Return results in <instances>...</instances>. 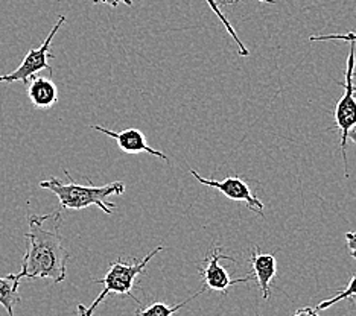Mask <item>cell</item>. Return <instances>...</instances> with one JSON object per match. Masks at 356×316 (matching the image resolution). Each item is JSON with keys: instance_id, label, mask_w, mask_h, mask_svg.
<instances>
[{"instance_id": "1", "label": "cell", "mask_w": 356, "mask_h": 316, "mask_svg": "<svg viewBox=\"0 0 356 316\" xmlns=\"http://www.w3.org/2000/svg\"><path fill=\"white\" fill-rule=\"evenodd\" d=\"M61 213V210H56L49 215H31L28 217L26 251L20 272L15 274L20 283L22 280L43 278L58 285L66 280L70 254L60 233Z\"/></svg>"}, {"instance_id": "2", "label": "cell", "mask_w": 356, "mask_h": 316, "mask_svg": "<svg viewBox=\"0 0 356 316\" xmlns=\"http://www.w3.org/2000/svg\"><path fill=\"white\" fill-rule=\"evenodd\" d=\"M64 174L69 178V183H64L58 178H49V180L40 181V188L51 190L60 201V210H83L88 207H98L104 213L111 215L115 212L116 204L108 202L107 198L111 194H124L125 192V183L115 181L108 183L101 188L96 185H81L74 178L70 176L69 170H64Z\"/></svg>"}, {"instance_id": "3", "label": "cell", "mask_w": 356, "mask_h": 316, "mask_svg": "<svg viewBox=\"0 0 356 316\" xmlns=\"http://www.w3.org/2000/svg\"><path fill=\"white\" fill-rule=\"evenodd\" d=\"M160 251H163V247L159 245L154 248L151 253L143 258L140 262H136V263H127L124 262L122 258H119V260L113 262L110 265V269L108 272L104 275V278L101 280H95V283H98V285H102L104 289L101 294L98 295V298L95 299L92 303L90 307H86V310L88 315H93V312L96 310V307H98L105 298L111 294H119V295H127L136 301L137 304H140L139 299L137 297L133 295V289L136 285V278L139 277V275L147 269L148 263L152 260L154 257H156Z\"/></svg>"}, {"instance_id": "4", "label": "cell", "mask_w": 356, "mask_h": 316, "mask_svg": "<svg viewBox=\"0 0 356 316\" xmlns=\"http://www.w3.org/2000/svg\"><path fill=\"white\" fill-rule=\"evenodd\" d=\"M355 67H356V43H350L349 56L346 63L344 73V93L335 107V125L339 129V148L344 160V172L349 176V166H347V135L356 128V85H355Z\"/></svg>"}, {"instance_id": "5", "label": "cell", "mask_w": 356, "mask_h": 316, "mask_svg": "<svg viewBox=\"0 0 356 316\" xmlns=\"http://www.w3.org/2000/svg\"><path fill=\"white\" fill-rule=\"evenodd\" d=\"M66 23V15H60L58 20L54 24L52 31L49 32V35L44 38V42L42 43L40 47H34L26 53L25 58L20 63V66L15 69L11 73H2L0 75V83H6V84H13V83H23L28 84L29 79L32 76H37L38 72L42 70H47V72H54L52 66L49 64V60H54L55 55L51 53V44L52 40L56 35V32L60 31V28L63 24Z\"/></svg>"}, {"instance_id": "6", "label": "cell", "mask_w": 356, "mask_h": 316, "mask_svg": "<svg viewBox=\"0 0 356 316\" xmlns=\"http://www.w3.org/2000/svg\"><path fill=\"white\" fill-rule=\"evenodd\" d=\"M189 172L200 184L220 190L225 198H229L234 202H244V204H247V207L252 210V212L265 217L264 202L254 197V193L252 192V189H250V185L244 180H242V178L227 176V178H224V180H210V178L201 176L197 170H193V169H191Z\"/></svg>"}, {"instance_id": "7", "label": "cell", "mask_w": 356, "mask_h": 316, "mask_svg": "<svg viewBox=\"0 0 356 316\" xmlns=\"http://www.w3.org/2000/svg\"><path fill=\"white\" fill-rule=\"evenodd\" d=\"M221 260L234 262V258L230 256H224L221 247H215L212 249V253L206 256L204 266L200 269V274H201V277H203V283H204L203 286L206 289L227 294L229 288H232L234 285H239V283H247L250 278L253 277V274H252V275H247V277L233 280L230 277V274L227 272V269L220 265Z\"/></svg>"}, {"instance_id": "8", "label": "cell", "mask_w": 356, "mask_h": 316, "mask_svg": "<svg viewBox=\"0 0 356 316\" xmlns=\"http://www.w3.org/2000/svg\"><path fill=\"white\" fill-rule=\"evenodd\" d=\"M92 129L110 137V139H113L118 143L120 151L125 153H129V156H134V153H140V152H147V153H149V156L169 161L166 153L151 148L149 143L147 142V137H145V134L140 131V129L128 128V129H124V131H113V129L104 128L99 125H93Z\"/></svg>"}, {"instance_id": "9", "label": "cell", "mask_w": 356, "mask_h": 316, "mask_svg": "<svg viewBox=\"0 0 356 316\" xmlns=\"http://www.w3.org/2000/svg\"><path fill=\"white\" fill-rule=\"evenodd\" d=\"M250 263H252L253 275L256 277L257 286L262 292V298L268 299L271 294V281L277 274V260L274 254L261 253V249L253 248L252 256H250Z\"/></svg>"}, {"instance_id": "10", "label": "cell", "mask_w": 356, "mask_h": 316, "mask_svg": "<svg viewBox=\"0 0 356 316\" xmlns=\"http://www.w3.org/2000/svg\"><path fill=\"white\" fill-rule=\"evenodd\" d=\"M28 85V96L35 108L47 110L58 102V87L49 78L32 76Z\"/></svg>"}, {"instance_id": "11", "label": "cell", "mask_w": 356, "mask_h": 316, "mask_svg": "<svg viewBox=\"0 0 356 316\" xmlns=\"http://www.w3.org/2000/svg\"><path fill=\"white\" fill-rule=\"evenodd\" d=\"M19 286L20 281L15 278V274H8L5 277H0V304L5 307L10 316H14L15 306L20 303Z\"/></svg>"}, {"instance_id": "12", "label": "cell", "mask_w": 356, "mask_h": 316, "mask_svg": "<svg viewBox=\"0 0 356 316\" xmlns=\"http://www.w3.org/2000/svg\"><path fill=\"white\" fill-rule=\"evenodd\" d=\"M206 290H207V289L203 286L198 292H195V294H193L191 298H188V299H186V301H183V303H180V304H177V306H174V307H169L166 303H160V301L152 303L151 306L145 307V309H139V310H137V316H174L178 310L188 306L191 301H193V299L198 298V297H200L201 294H203V292H206Z\"/></svg>"}, {"instance_id": "13", "label": "cell", "mask_w": 356, "mask_h": 316, "mask_svg": "<svg viewBox=\"0 0 356 316\" xmlns=\"http://www.w3.org/2000/svg\"><path fill=\"white\" fill-rule=\"evenodd\" d=\"M206 3L209 5V8H210V10H212V13L216 15V17L220 19V22H222V26H224L225 29H227L230 37L234 40V43H236V46H238V53H239L241 56H248L250 52H248L247 46H245L244 43H242V40L238 37V32L234 31V28L232 26V23L229 22V19L225 17L224 13L221 11L220 3H218L216 0H206Z\"/></svg>"}, {"instance_id": "14", "label": "cell", "mask_w": 356, "mask_h": 316, "mask_svg": "<svg viewBox=\"0 0 356 316\" xmlns=\"http://www.w3.org/2000/svg\"><path fill=\"white\" fill-rule=\"evenodd\" d=\"M356 298V274L352 275V278L349 281V285H347L346 289L339 290L338 294L334 297V298H329V299H325V301H321L320 304H317V307H315V310L320 312V310H325V309H329V307H332L334 304L343 301V299H350V301L353 303Z\"/></svg>"}, {"instance_id": "15", "label": "cell", "mask_w": 356, "mask_h": 316, "mask_svg": "<svg viewBox=\"0 0 356 316\" xmlns=\"http://www.w3.org/2000/svg\"><path fill=\"white\" fill-rule=\"evenodd\" d=\"M347 42L356 43V32H346V34H326V35H311L309 42Z\"/></svg>"}, {"instance_id": "16", "label": "cell", "mask_w": 356, "mask_h": 316, "mask_svg": "<svg viewBox=\"0 0 356 316\" xmlns=\"http://www.w3.org/2000/svg\"><path fill=\"white\" fill-rule=\"evenodd\" d=\"M344 238L347 242V249H349V254L356 260V231H347Z\"/></svg>"}, {"instance_id": "17", "label": "cell", "mask_w": 356, "mask_h": 316, "mask_svg": "<svg viewBox=\"0 0 356 316\" xmlns=\"http://www.w3.org/2000/svg\"><path fill=\"white\" fill-rule=\"evenodd\" d=\"M95 3H105L111 8H118L120 3H124L127 6H133V0H93Z\"/></svg>"}, {"instance_id": "18", "label": "cell", "mask_w": 356, "mask_h": 316, "mask_svg": "<svg viewBox=\"0 0 356 316\" xmlns=\"http://www.w3.org/2000/svg\"><path fill=\"white\" fill-rule=\"evenodd\" d=\"M261 316V315H257ZM293 316H320L318 312L312 309V307H302V309H298Z\"/></svg>"}, {"instance_id": "19", "label": "cell", "mask_w": 356, "mask_h": 316, "mask_svg": "<svg viewBox=\"0 0 356 316\" xmlns=\"http://www.w3.org/2000/svg\"><path fill=\"white\" fill-rule=\"evenodd\" d=\"M241 2V0H221L222 5H232V3H236ZM259 2H264V3H277V0H259Z\"/></svg>"}, {"instance_id": "20", "label": "cell", "mask_w": 356, "mask_h": 316, "mask_svg": "<svg viewBox=\"0 0 356 316\" xmlns=\"http://www.w3.org/2000/svg\"><path fill=\"white\" fill-rule=\"evenodd\" d=\"M78 315H79V316H90V315L87 313L84 304H78Z\"/></svg>"}, {"instance_id": "21", "label": "cell", "mask_w": 356, "mask_h": 316, "mask_svg": "<svg viewBox=\"0 0 356 316\" xmlns=\"http://www.w3.org/2000/svg\"><path fill=\"white\" fill-rule=\"evenodd\" d=\"M347 140H350V142H353L356 144V128L352 129V131L349 133V135H347Z\"/></svg>"}]
</instances>
